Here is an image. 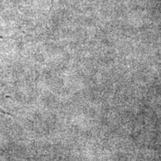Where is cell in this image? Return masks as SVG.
<instances>
[{
    "label": "cell",
    "instance_id": "cell-1",
    "mask_svg": "<svg viewBox=\"0 0 161 161\" xmlns=\"http://www.w3.org/2000/svg\"><path fill=\"white\" fill-rule=\"evenodd\" d=\"M54 3V0H52V3Z\"/></svg>",
    "mask_w": 161,
    "mask_h": 161
}]
</instances>
